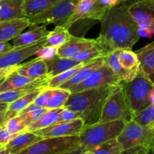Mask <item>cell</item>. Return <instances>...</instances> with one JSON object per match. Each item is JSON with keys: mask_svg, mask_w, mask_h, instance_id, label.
<instances>
[{"mask_svg": "<svg viewBox=\"0 0 154 154\" xmlns=\"http://www.w3.org/2000/svg\"><path fill=\"white\" fill-rule=\"evenodd\" d=\"M103 16L99 12L96 0H79L69 19L62 24V26L69 29L75 22L79 20L92 19L100 21Z\"/></svg>", "mask_w": 154, "mask_h": 154, "instance_id": "7c38bea8", "label": "cell"}, {"mask_svg": "<svg viewBox=\"0 0 154 154\" xmlns=\"http://www.w3.org/2000/svg\"><path fill=\"white\" fill-rule=\"evenodd\" d=\"M117 139L123 150L140 147L152 153L154 147V128L141 126L131 120L125 123Z\"/></svg>", "mask_w": 154, "mask_h": 154, "instance_id": "5b68a950", "label": "cell"}, {"mask_svg": "<svg viewBox=\"0 0 154 154\" xmlns=\"http://www.w3.org/2000/svg\"><path fill=\"white\" fill-rule=\"evenodd\" d=\"M48 111V108H38L37 109L34 110V111H29V112L26 113V114H24L23 115H20V117L23 119L24 122H25L26 125L27 126L31 125L32 123H35V121H37L45 112Z\"/></svg>", "mask_w": 154, "mask_h": 154, "instance_id": "8d00e7d4", "label": "cell"}, {"mask_svg": "<svg viewBox=\"0 0 154 154\" xmlns=\"http://www.w3.org/2000/svg\"><path fill=\"white\" fill-rule=\"evenodd\" d=\"M0 154H8L5 147L0 145Z\"/></svg>", "mask_w": 154, "mask_h": 154, "instance_id": "c3c4849f", "label": "cell"}, {"mask_svg": "<svg viewBox=\"0 0 154 154\" xmlns=\"http://www.w3.org/2000/svg\"><path fill=\"white\" fill-rule=\"evenodd\" d=\"M8 104L2 103V102H0V112L6 111L8 108Z\"/></svg>", "mask_w": 154, "mask_h": 154, "instance_id": "7dc6e473", "label": "cell"}, {"mask_svg": "<svg viewBox=\"0 0 154 154\" xmlns=\"http://www.w3.org/2000/svg\"><path fill=\"white\" fill-rule=\"evenodd\" d=\"M120 81L105 65L96 69L86 80L81 84L71 89V93H78L90 89L99 88L105 86H117L120 84Z\"/></svg>", "mask_w": 154, "mask_h": 154, "instance_id": "9c48e42d", "label": "cell"}, {"mask_svg": "<svg viewBox=\"0 0 154 154\" xmlns=\"http://www.w3.org/2000/svg\"><path fill=\"white\" fill-rule=\"evenodd\" d=\"M103 65H105V57H101V58L96 59V60L89 62L83 67H81L70 80L65 82L57 88L70 90L74 87L81 84L84 80L87 79L93 72H94L96 69L102 67Z\"/></svg>", "mask_w": 154, "mask_h": 154, "instance_id": "e0dca14e", "label": "cell"}, {"mask_svg": "<svg viewBox=\"0 0 154 154\" xmlns=\"http://www.w3.org/2000/svg\"><path fill=\"white\" fill-rule=\"evenodd\" d=\"M49 33L50 31L47 29L45 25L38 26L29 31L20 33L17 37L13 39L12 45L14 48H20L34 45L45 38Z\"/></svg>", "mask_w": 154, "mask_h": 154, "instance_id": "44dd1931", "label": "cell"}, {"mask_svg": "<svg viewBox=\"0 0 154 154\" xmlns=\"http://www.w3.org/2000/svg\"><path fill=\"white\" fill-rule=\"evenodd\" d=\"M45 40H46V38L34 45L20 47V48H14L9 52L1 55L0 56V69L17 66L20 64L23 60L35 55L36 52L43 47Z\"/></svg>", "mask_w": 154, "mask_h": 154, "instance_id": "8fae6325", "label": "cell"}, {"mask_svg": "<svg viewBox=\"0 0 154 154\" xmlns=\"http://www.w3.org/2000/svg\"><path fill=\"white\" fill-rule=\"evenodd\" d=\"M17 72L28 78H38L48 75V67L45 60L36 57L35 60L20 64Z\"/></svg>", "mask_w": 154, "mask_h": 154, "instance_id": "d4e9b609", "label": "cell"}, {"mask_svg": "<svg viewBox=\"0 0 154 154\" xmlns=\"http://www.w3.org/2000/svg\"><path fill=\"white\" fill-rule=\"evenodd\" d=\"M51 88L49 87H45L40 94L36 97L34 102H32L37 106L40 107V108H46L47 105H48V101L50 99V96H51Z\"/></svg>", "mask_w": 154, "mask_h": 154, "instance_id": "74e56055", "label": "cell"}, {"mask_svg": "<svg viewBox=\"0 0 154 154\" xmlns=\"http://www.w3.org/2000/svg\"><path fill=\"white\" fill-rule=\"evenodd\" d=\"M119 51L120 50H116L109 53L105 57V63L110 70L118 78L120 82H130L136 75L128 72L122 67L119 61Z\"/></svg>", "mask_w": 154, "mask_h": 154, "instance_id": "603a6c76", "label": "cell"}, {"mask_svg": "<svg viewBox=\"0 0 154 154\" xmlns=\"http://www.w3.org/2000/svg\"><path fill=\"white\" fill-rule=\"evenodd\" d=\"M84 152V150L81 148V146H78L76 148L72 149V150H69V151L64 152V153H62L60 154H82Z\"/></svg>", "mask_w": 154, "mask_h": 154, "instance_id": "f6af8a7d", "label": "cell"}, {"mask_svg": "<svg viewBox=\"0 0 154 154\" xmlns=\"http://www.w3.org/2000/svg\"><path fill=\"white\" fill-rule=\"evenodd\" d=\"M152 153L154 154V147H153V151H152Z\"/></svg>", "mask_w": 154, "mask_h": 154, "instance_id": "db71d44e", "label": "cell"}, {"mask_svg": "<svg viewBox=\"0 0 154 154\" xmlns=\"http://www.w3.org/2000/svg\"><path fill=\"white\" fill-rule=\"evenodd\" d=\"M128 7L138 28L154 26V0H136Z\"/></svg>", "mask_w": 154, "mask_h": 154, "instance_id": "4fadbf2b", "label": "cell"}, {"mask_svg": "<svg viewBox=\"0 0 154 154\" xmlns=\"http://www.w3.org/2000/svg\"><path fill=\"white\" fill-rule=\"evenodd\" d=\"M120 1H121V2H122V3H123V2H125L128 1V0H120Z\"/></svg>", "mask_w": 154, "mask_h": 154, "instance_id": "f5cc1de1", "label": "cell"}, {"mask_svg": "<svg viewBox=\"0 0 154 154\" xmlns=\"http://www.w3.org/2000/svg\"><path fill=\"white\" fill-rule=\"evenodd\" d=\"M142 154H150V152H148V151H145V152H144V153H143Z\"/></svg>", "mask_w": 154, "mask_h": 154, "instance_id": "816d5d0a", "label": "cell"}, {"mask_svg": "<svg viewBox=\"0 0 154 154\" xmlns=\"http://www.w3.org/2000/svg\"><path fill=\"white\" fill-rule=\"evenodd\" d=\"M123 150V146L115 138L96 146L90 151L93 154H120Z\"/></svg>", "mask_w": 154, "mask_h": 154, "instance_id": "d6a6232c", "label": "cell"}, {"mask_svg": "<svg viewBox=\"0 0 154 154\" xmlns=\"http://www.w3.org/2000/svg\"><path fill=\"white\" fill-rule=\"evenodd\" d=\"M60 1L61 0H24L26 17L42 13Z\"/></svg>", "mask_w": 154, "mask_h": 154, "instance_id": "f546056e", "label": "cell"}, {"mask_svg": "<svg viewBox=\"0 0 154 154\" xmlns=\"http://www.w3.org/2000/svg\"><path fill=\"white\" fill-rule=\"evenodd\" d=\"M20 67V64L17 65V66H11V67L0 69V81L5 79V78H7V77H8L9 75H11L12 73L15 72L16 71H17Z\"/></svg>", "mask_w": 154, "mask_h": 154, "instance_id": "7bdbcfd3", "label": "cell"}, {"mask_svg": "<svg viewBox=\"0 0 154 154\" xmlns=\"http://www.w3.org/2000/svg\"><path fill=\"white\" fill-rule=\"evenodd\" d=\"M96 43V39L72 36L63 46L57 49V55L63 58H74L80 53L94 46Z\"/></svg>", "mask_w": 154, "mask_h": 154, "instance_id": "5bb4252c", "label": "cell"}, {"mask_svg": "<svg viewBox=\"0 0 154 154\" xmlns=\"http://www.w3.org/2000/svg\"><path fill=\"white\" fill-rule=\"evenodd\" d=\"M108 54L105 50H104L99 44L96 43L94 46L80 53L73 59L79 63H85L101 57H105Z\"/></svg>", "mask_w": 154, "mask_h": 154, "instance_id": "1f68e13d", "label": "cell"}, {"mask_svg": "<svg viewBox=\"0 0 154 154\" xmlns=\"http://www.w3.org/2000/svg\"><path fill=\"white\" fill-rule=\"evenodd\" d=\"M45 62L48 67V75L51 78L82 63L76 61L73 58H63L57 55L49 60H45Z\"/></svg>", "mask_w": 154, "mask_h": 154, "instance_id": "7402d4cb", "label": "cell"}, {"mask_svg": "<svg viewBox=\"0 0 154 154\" xmlns=\"http://www.w3.org/2000/svg\"><path fill=\"white\" fill-rule=\"evenodd\" d=\"M117 86H105L71 93L64 108L79 114L85 126L96 124L100 120L107 98Z\"/></svg>", "mask_w": 154, "mask_h": 154, "instance_id": "7a4b0ae2", "label": "cell"}, {"mask_svg": "<svg viewBox=\"0 0 154 154\" xmlns=\"http://www.w3.org/2000/svg\"><path fill=\"white\" fill-rule=\"evenodd\" d=\"M126 105L131 114V120L142 110L151 105L154 84L140 69L130 82H121Z\"/></svg>", "mask_w": 154, "mask_h": 154, "instance_id": "3957f363", "label": "cell"}, {"mask_svg": "<svg viewBox=\"0 0 154 154\" xmlns=\"http://www.w3.org/2000/svg\"><path fill=\"white\" fill-rule=\"evenodd\" d=\"M72 35L69 32V29L62 26H56L53 31L50 32L46 37V40L44 43V48H54L58 49L67 42Z\"/></svg>", "mask_w": 154, "mask_h": 154, "instance_id": "484cf974", "label": "cell"}, {"mask_svg": "<svg viewBox=\"0 0 154 154\" xmlns=\"http://www.w3.org/2000/svg\"><path fill=\"white\" fill-rule=\"evenodd\" d=\"M29 27V22L26 17L0 23V42H8L13 40Z\"/></svg>", "mask_w": 154, "mask_h": 154, "instance_id": "d6986e66", "label": "cell"}, {"mask_svg": "<svg viewBox=\"0 0 154 154\" xmlns=\"http://www.w3.org/2000/svg\"><path fill=\"white\" fill-rule=\"evenodd\" d=\"M96 1H97L98 9L103 16L109 9L122 4L120 0H96Z\"/></svg>", "mask_w": 154, "mask_h": 154, "instance_id": "f35d334b", "label": "cell"}, {"mask_svg": "<svg viewBox=\"0 0 154 154\" xmlns=\"http://www.w3.org/2000/svg\"><path fill=\"white\" fill-rule=\"evenodd\" d=\"M26 17L24 0H0V23Z\"/></svg>", "mask_w": 154, "mask_h": 154, "instance_id": "2e32d148", "label": "cell"}, {"mask_svg": "<svg viewBox=\"0 0 154 154\" xmlns=\"http://www.w3.org/2000/svg\"><path fill=\"white\" fill-rule=\"evenodd\" d=\"M99 22L100 32L96 40L108 54L116 50H132L139 40L138 25L125 2L109 9Z\"/></svg>", "mask_w": 154, "mask_h": 154, "instance_id": "6da1fadb", "label": "cell"}, {"mask_svg": "<svg viewBox=\"0 0 154 154\" xmlns=\"http://www.w3.org/2000/svg\"><path fill=\"white\" fill-rule=\"evenodd\" d=\"M150 126H151L152 128H154V120H153V123H152V124L150 125Z\"/></svg>", "mask_w": 154, "mask_h": 154, "instance_id": "f907efd6", "label": "cell"}, {"mask_svg": "<svg viewBox=\"0 0 154 154\" xmlns=\"http://www.w3.org/2000/svg\"><path fill=\"white\" fill-rule=\"evenodd\" d=\"M81 119V117L78 114L71 111V110L66 109L64 108L63 111L60 114L59 117L58 123H64V122L72 121V120H77V119Z\"/></svg>", "mask_w": 154, "mask_h": 154, "instance_id": "b9f144b4", "label": "cell"}, {"mask_svg": "<svg viewBox=\"0 0 154 154\" xmlns=\"http://www.w3.org/2000/svg\"><path fill=\"white\" fill-rule=\"evenodd\" d=\"M132 120L138 124L144 126H148L152 124L154 120V104H151L135 116Z\"/></svg>", "mask_w": 154, "mask_h": 154, "instance_id": "e575fe53", "label": "cell"}, {"mask_svg": "<svg viewBox=\"0 0 154 154\" xmlns=\"http://www.w3.org/2000/svg\"><path fill=\"white\" fill-rule=\"evenodd\" d=\"M42 77L38 78H28V77L20 75L16 71L15 72L12 73L11 75H9L8 77H7L2 81V83L0 85V93L25 87V86L28 85V84H30L32 83L35 82V81H38V80H39Z\"/></svg>", "mask_w": 154, "mask_h": 154, "instance_id": "4316f807", "label": "cell"}, {"mask_svg": "<svg viewBox=\"0 0 154 154\" xmlns=\"http://www.w3.org/2000/svg\"><path fill=\"white\" fill-rule=\"evenodd\" d=\"M79 0H61L48 10L34 16L26 17L30 27H35L40 24L55 23L61 26L72 15Z\"/></svg>", "mask_w": 154, "mask_h": 154, "instance_id": "8992f818", "label": "cell"}, {"mask_svg": "<svg viewBox=\"0 0 154 154\" xmlns=\"http://www.w3.org/2000/svg\"><path fill=\"white\" fill-rule=\"evenodd\" d=\"M42 139V137L33 132L23 131L12 138L5 146V148L8 154H19Z\"/></svg>", "mask_w": 154, "mask_h": 154, "instance_id": "ac0fdd59", "label": "cell"}, {"mask_svg": "<svg viewBox=\"0 0 154 154\" xmlns=\"http://www.w3.org/2000/svg\"><path fill=\"white\" fill-rule=\"evenodd\" d=\"M82 154H93V152L90 151V150H87V151H84Z\"/></svg>", "mask_w": 154, "mask_h": 154, "instance_id": "681fc988", "label": "cell"}, {"mask_svg": "<svg viewBox=\"0 0 154 154\" xmlns=\"http://www.w3.org/2000/svg\"><path fill=\"white\" fill-rule=\"evenodd\" d=\"M4 80H5V79H4ZM4 80H2V81H0V85H1V84H2V81H4Z\"/></svg>", "mask_w": 154, "mask_h": 154, "instance_id": "11a10c76", "label": "cell"}, {"mask_svg": "<svg viewBox=\"0 0 154 154\" xmlns=\"http://www.w3.org/2000/svg\"><path fill=\"white\" fill-rule=\"evenodd\" d=\"M140 63V69L154 84V41L135 51Z\"/></svg>", "mask_w": 154, "mask_h": 154, "instance_id": "ffe728a7", "label": "cell"}, {"mask_svg": "<svg viewBox=\"0 0 154 154\" xmlns=\"http://www.w3.org/2000/svg\"><path fill=\"white\" fill-rule=\"evenodd\" d=\"M145 151H148V150L143 148V147H132V148L127 149V150H124L120 154H142Z\"/></svg>", "mask_w": 154, "mask_h": 154, "instance_id": "ee69618b", "label": "cell"}, {"mask_svg": "<svg viewBox=\"0 0 154 154\" xmlns=\"http://www.w3.org/2000/svg\"><path fill=\"white\" fill-rule=\"evenodd\" d=\"M80 146L77 136L42 138L19 154H60Z\"/></svg>", "mask_w": 154, "mask_h": 154, "instance_id": "ba28073f", "label": "cell"}, {"mask_svg": "<svg viewBox=\"0 0 154 154\" xmlns=\"http://www.w3.org/2000/svg\"><path fill=\"white\" fill-rule=\"evenodd\" d=\"M57 48H44V47H42L38 51L36 52L35 55H36L37 58H40L43 60H46L55 57L57 55Z\"/></svg>", "mask_w": 154, "mask_h": 154, "instance_id": "ab89813d", "label": "cell"}, {"mask_svg": "<svg viewBox=\"0 0 154 154\" xmlns=\"http://www.w3.org/2000/svg\"><path fill=\"white\" fill-rule=\"evenodd\" d=\"M50 79H51V78L47 75L41 78L38 81H35V82L32 83L30 84H28L25 87L0 93V102L10 104L11 102H14V101L17 100L20 98L26 96L29 93H32L33 91L38 90V89L48 87V83Z\"/></svg>", "mask_w": 154, "mask_h": 154, "instance_id": "9a60e30c", "label": "cell"}, {"mask_svg": "<svg viewBox=\"0 0 154 154\" xmlns=\"http://www.w3.org/2000/svg\"><path fill=\"white\" fill-rule=\"evenodd\" d=\"M63 109H64V108L48 110L37 121L27 126L25 131L34 132L38 130H40V129L49 127V126H52L55 123H57L60 114L63 111Z\"/></svg>", "mask_w": 154, "mask_h": 154, "instance_id": "83f0119b", "label": "cell"}, {"mask_svg": "<svg viewBox=\"0 0 154 154\" xmlns=\"http://www.w3.org/2000/svg\"><path fill=\"white\" fill-rule=\"evenodd\" d=\"M90 61L81 63V64H79L78 66H75V67L72 68V69H69V70L66 71V72H63V73L60 74V75H57V76L51 78V79L49 80V81H48V87H49V88H57V87H59L60 85L64 84L65 82H66V81H68L69 80H70L71 78L78 72V70H79L81 67H83L84 65L87 64Z\"/></svg>", "mask_w": 154, "mask_h": 154, "instance_id": "836d02e7", "label": "cell"}, {"mask_svg": "<svg viewBox=\"0 0 154 154\" xmlns=\"http://www.w3.org/2000/svg\"><path fill=\"white\" fill-rule=\"evenodd\" d=\"M116 120H131V114L126 105L121 84L117 85L107 98L99 123Z\"/></svg>", "mask_w": 154, "mask_h": 154, "instance_id": "52a82bcc", "label": "cell"}, {"mask_svg": "<svg viewBox=\"0 0 154 154\" xmlns=\"http://www.w3.org/2000/svg\"><path fill=\"white\" fill-rule=\"evenodd\" d=\"M71 92L60 88H51V93L46 108L48 110L64 108Z\"/></svg>", "mask_w": 154, "mask_h": 154, "instance_id": "4dcf8cb0", "label": "cell"}, {"mask_svg": "<svg viewBox=\"0 0 154 154\" xmlns=\"http://www.w3.org/2000/svg\"><path fill=\"white\" fill-rule=\"evenodd\" d=\"M126 123L125 120H116L85 126L78 135L80 146L84 151H87L106 141L115 139L122 132Z\"/></svg>", "mask_w": 154, "mask_h": 154, "instance_id": "277c9868", "label": "cell"}, {"mask_svg": "<svg viewBox=\"0 0 154 154\" xmlns=\"http://www.w3.org/2000/svg\"><path fill=\"white\" fill-rule=\"evenodd\" d=\"M5 111H2L0 112V126H3V125L5 123L6 120H5Z\"/></svg>", "mask_w": 154, "mask_h": 154, "instance_id": "bcb514c9", "label": "cell"}, {"mask_svg": "<svg viewBox=\"0 0 154 154\" xmlns=\"http://www.w3.org/2000/svg\"><path fill=\"white\" fill-rule=\"evenodd\" d=\"M4 125L11 133L16 134V135L25 131L27 127L25 122L20 116H17V117L10 119L6 121Z\"/></svg>", "mask_w": 154, "mask_h": 154, "instance_id": "d590c367", "label": "cell"}, {"mask_svg": "<svg viewBox=\"0 0 154 154\" xmlns=\"http://www.w3.org/2000/svg\"><path fill=\"white\" fill-rule=\"evenodd\" d=\"M85 127L84 122L81 119L64 123H57L45 129L34 132L35 135L42 138H61L79 135Z\"/></svg>", "mask_w": 154, "mask_h": 154, "instance_id": "30bf717a", "label": "cell"}, {"mask_svg": "<svg viewBox=\"0 0 154 154\" xmlns=\"http://www.w3.org/2000/svg\"><path fill=\"white\" fill-rule=\"evenodd\" d=\"M45 88V87H42V88L38 89V90L33 91L32 93H29L26 96H24L23 97L20 98L17 100L8 104V107L5 111L6 121L13 118V117H17L20 111L27 108L30 104L32 103L35 99H36V97L40 94L41 92Z\"/></svg>", "mask_w": 154, "mask_h": 154, "instance_id": "cb8c5ba5", "label": "cell"}, {"mask_svg": "<svg viewBox=\"0 0 154 154\" xmlns=\"http://www.w3.org/2000/svg\"><path fill=\"white\" fill-rule=\"evenodd\" d=\"M16 135V134L11 133L5 125L1 126H0V145L5 147L9 141Z\"/></svg>", "mask_w": 154, "mask_h": 154, "instance_id": "60d3db41", "label": "cell"}, {"mask_svg": "<svg viewBox=\"0 0 154 154\" xmlns=\"http://www.w3.org/2000/svg\"><path fill=\"white\" fill-rule=\"evenodd\" d=\"M119 61L122 67L128 72L137 75L140 70V63L135 52L132 50H120Z\"/></svg>", "mask_w": 154, "mask_h": 154, "instance_id": "f1b7e54d", "label": "cell"}]
</instances>
